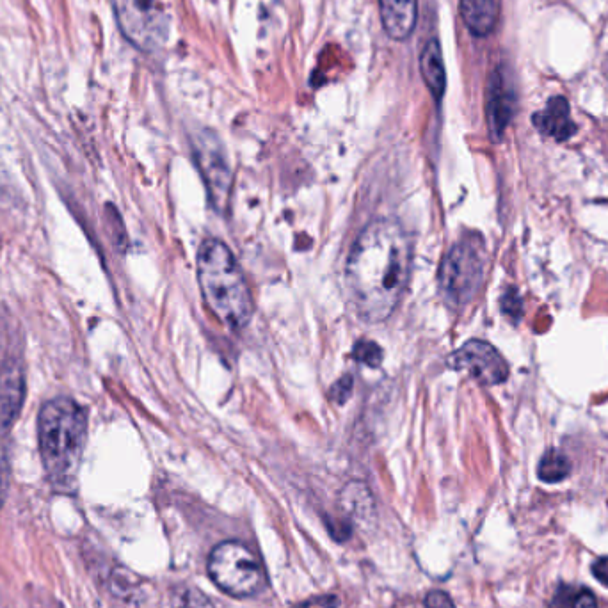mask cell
Masks as SVG:
<instances>
[{
    "instance_id": "7a4b0ae2",
    "label": "cell",
    "mask_w": 608,
    "mask_h": 608,
    "mask_svg": "<svg viewBox=\"0 0 608 608\" xmlns=\"http://www.w3.org/2000/svg\"><path fill=\"white\" fill-rule=\"evenodd\" d=\"M198 281L208 310L232 329H242L253 317V297L244 272L221 240L208 239L198 251Z\"/></svg>"
},
{
    "instance_id": "2e32d148",
    "label": "cell",
    "mask_w": 608,
    "mask_h": 608,
    "mask_svg": "<svg viewBox=\"0 0 608 608\" xmlns=\"http://www.w3.org/2000/svg\"><path fill=\"white\" fill-rule=\"evenodd\" d=\"M550 608H598L594 594L589 589H576L571 585H560L555 591Z\"/></svg>"
},
{
    "instance_id": "d4e9b609",
    "label": "cell",
    "mask_w": 608,
    "mask_h": 608,
    "mask_svg": "<svg viewBox=\"0 0 608 608\" xmlns=\"http://www.w3.org/2000/svg\"><path fill=\"white\" fill-rule=\"evenodd\" d=\"M296 608H310V607H308V605H301V607H296Z\"/></svg>"
},
{
    "instance_id": "44dd1931",
    "label": "cell",
    "mask_w": 608,
    "mask_h": 608,
    "mask_svg": "<svg viewBox=\"0 0 608 608\" xmlns=\"http://www.w3.org/2000/svg\"><path fill=\"white\" fill-rule=\"evenodd\" d=\"M351 392L352 379L349 376H345L344 379H340V381H338V383L331 388V395H333V399H335L338 404H342V402L349 399Z\"/></svg>"
},
{
    "instance_id": "603a6c76",
    "label": "cell",
    "mask_w": 608,
    "mask_h": 608,
    "mask_svg": "<svg viewBox=\"0 0 608 608\" xmlns=\"http://www.w3.org/2000/svg\"><path fill=\"white\" fill-rule=\"evenodd\" d=\"M2 498H4V482H2V477H0V505H2Z\"/></svg>"
},
{
    "instance_id": "7c38bea8",
    "label": "cell",
    "mask_w": 608,
    "mask_h": 608,
    "mask_svg": "<svg viewBox=\"0 0 608 608\" xmlns=\"http://www.w3.org/2000/svg\"><path fill=\"white\" fill-rule=\"evenodd\" d=\"M488 123L493 137L504 134L507 123L511 120L512 95L505 82L504 73L495 70L488 82Z\"/></svg>"
},
{
    "instance_id": "30bf717a",
    "label": "cell",
    "mask_w": 608,
    "mask_h": 608,
    "mask_svg": "<svg viewBox=\"0 0 608 608\" xmlns=\"http://www.w3.org/2000/svg\"><path fill=\"white\" fill-rule=\"evenodd\" d=\"M25 395L22 368L8 363L0 368V427H9L20 413Z\"/></svg>"
},
{
    "instance_id": "ffe728a7",
    "label": "cell",
    "mask_w": 608,
    "mask_h": 608,
    "mask_svg": "<svg viewBox=\"0 0 608 608\" xmlns=\"http://www.w3.org/2000/svg\"><path fill=\"white\" fill-rule=\"evenodd\" d=\"M425 608H456V605L445 592L432 591L425 598Z\"/></svg>"
},
{
    "instance_id": "3957f363",
    "label": "cell",
    "mask_w": 608,
    "mask_h": 608,
    "mask_svg": "<svg viewBox=\"0 0 608 608\" xmlns=\"http://www.w3.org/2000/svg\"><path fill=\"white\" fill-rule=\"evenodd\" d=\"M41 461L56 486L70 488L79 468L86 415L75 400L57 397L41 408L38 420Z\"/></svg>"
},
{
    "instance_id": "8fae6325",
    "label": "cell",
    "mask_w": 608,
    "mask_h": 608,
    "mask_svg": "<svg viewBox=\"0 0 608 608\" xmlns=\"http://www.w3.org/2000/svg\"><path fill=\"white\" fill-rule=\"evenodd\" d=\"M534 125L544 136L553 137L555 141H568L576 134L575 121L571 120L569 104L566 98L555 96L543 111L534 114Z\"/></svg>"
},
{
    "instance_id": "5b68a950",
    "label": "cell",
    "mask_w": 608,
    "mask_h": 608,
    "mask_svg": "<svg viewBox=\"0 0 608 608\" xmlns=\"http://www.w3.org/2000/svg\"><path fill=\"white\" fill-rule=\"evenodd\" d=\"M208 575L221 591L237 598L253 596L265 585L262 562L237 541L217 544L208 557Z\"/></svg>"
},
{
    "instance_id": "6da1fadb",
    "label": "cell",
    "mask_w": 608,
    "mask_h": 608,
    "mask_svg": "<svg viewBox=\"0 0 608 608\" xmlns=\"http://www.w3.org/2000/svg\"><path fill=\"white\" fill-rule=\"evenodd\" d=\"M411 269L408 233L397 221H372L354 242L345 264L347 296L367 322L388 319L406 292Z\"/></svg>"
},
{
    "instance_id": "e0dca14e",
    "label": "cell",
    "mask_w": 608,
    "mask_h": 608,
    "mask_svg": "<svg viewBox=\"0 0 608 608\" xmlns=\"http://www.w3.org/2000/svg\"><path fill=\"white\" fill-rule=\"evenodd\" d=\"M569 470H571V464H569L568 457L562 456L559 450H550L541 459L537 475L543 482L552 484V482H560V480L566 479Z\"/></svg>"
},
{
    "instance_id": "7402d4cb",
    "label": "cell",
    "mask_w": 608,
    "mask_h": 608,
    "mask_svg": "<svg viewBox=\"0 0 608 608\" xmlns=\"http://www.w3.org/2000/svg\"><path fill=\"white\" fill-rule=\"evenodd\" d=\"M592 575L596 576L601 584L608 587V557L598 559L592 564Z\"/></svg>"
},
{
    "instance_id": "277c9868",
    "label": "cell",
    "mask_w": 608,
    "mask_h": 608,
    "mask_svg": "<svg viewBox=\"0 0 608 608\" xmlns=\"http://www.w3.org/2000/svg\"><path fill=\"white\" fill-rule=\"evenodd\" d=\"M486 269V249L479 235H468L441 262L438 283L443 301L461 310L477 294Z\"/></svg>"
},
{
    "instance_id": "ac0fdd59",
    "label": "cell",
    "mask_w": 608,
    "mask_h": 608,
    "mask_svg": "<svg viewBox=\"0 0 608 608\" xmlns=\"http://www.w3.org/2000/svg\"><path fill=\"white\" fill-rule=\"evenodd\" d=\"M166 608H214L207 596L191 585H178L168 594Z\"/></svg>"
},
{
    "instance_id": "4fadbf2b",
    "label": "cell",
    "mask_w": 608,
    "mask_h": 608,
    "mask_svg": "<svg viewBox=\"0 0 608 608\" xmlns=\"http://www.w3.org/2000/svg\"><path fill=\"white\" fill-rule=\"evenodd\" d=\"M420 72L424 77L427 88L436 100H441L447 88V73L443 63L440 41L429 40L420 54Z\"/></svg>"
},
{
    "instance_id": "9a60e30c",
    "label": "cell",
    "mask_w": 608,
    "mask_h": 608,
    "mask_svg": "<svg viewBox=\"0 0 608 608\" xmlns=\"http://www.w3.org/2000/svg\"><path fill=\"white\" fill-rule=\"evenodd\" d=\"M340 505L349 520L365 521L374 514V500L365 484L351 482L340 496Z\"/></svg>"
},
{
    "instance_id": "5bb4252c",
    "label": "cell",
    "mask_w": 608,
    "mask_h": 608,
    "mask_svg": "<svg viewBox=\"0 0 608 608\" xmlns=\"http://www.w3.org/2000/svg\"><path fill=\"white\" fill-rule=\"evenodd\" d=\"M459 11L464 24L475 36H488L495 29L498 18L495 0H461Z\"/></svg>"
},
{
    "instance_id": "8992f818",
    "label": "cell",
    "mask_w": 608,
    "mask_h": 608,
    "mask_svg": "<svg viewBox=\"0 0 608 608\" xmlns=\"http://www.w3.org/2000/svg\"><path fill=\"white\" fill-rule=\"evenodd\" d=\"M123 36L141 52L152 54L168 40V16L159 0H111Z\"/></svg>"
},
{
    "instance_id": "52a82bcc",
    "label": "cell",
    "mask_w": 608,
    "mask_h": 608,
    "mask_svg": "<svg viewBox=\"0 0 608 608\" xmlns=\"http://www.w3.org/2000/svg\"><path fill=\"white\" fill-rule=\"evenodd\" d=\"M192 144H194L196 164L207 184L210 201L217 210H223L228 205L230 189H232V169L228 164L223 143L214 132L203 130Z\"/></svg>"
},
{
    "instance_id": "9c48e42d",
    "label": "cell",
    "mask_w": 608,
    "mask_h": 608,
    "mask_svg": "<svg viewBox=\"0 0 608 608\" xmlns=\"http://www.w3.org/2000/svg\"><path fill=\"white\" fill-rule=\"evenodd\" d=\"M384 31L395 41L408 40L415 31L418 0H379Z\"/></svg>"
},
{
    "instance_id": "ba28073f",
    "label": "cell",
    "mask_w": 608,
    "mask_h": 608,
    "mask_svg": "<svg viewBox=\"0 0 608 608\" xmlns=\"http://www.w3.org/2000/svg\"><path fill=\"white\" fill-rule=\"evenodd\" d=\"M448 367L464 372L477 383L486 386L504 383L509 376V365L493 345L482 340H470L448 356Z\"/></svg>"
},
{
    "instance_id": "d6986e66",
    "label": "cell",
    "mask_w": 608,
    "mask_h": 608,
    "mask_svg": "<svg viewBox=\"0 0 608 608\" xmlns=\"http://www.w3.org/2000/svg\"><path fill=\"white\" fill-rule=\"evenodd\" d=\"M354 356H356L361 363L368 365V367H377V365L381 363V360H383V351H381L379 345L374 344V342L363 340V342L356 345Z\"/></svg>"
},
{
    "instance_id": "cb8c5ba5",
    "label": "cell",
    "mask_w": 608,
    "mask_h": 608,
    "mask_svg": "<svg viewBox=\"0 0 608 608\" xmlns=\"http://www.w3.org/2000/svg\"><path fill=\"white\" fill-rule=\"evenodd\" d=\"M603 73H605V77L608 79V56L605 61H603Z\"/></svg>"
}]
</instances>
